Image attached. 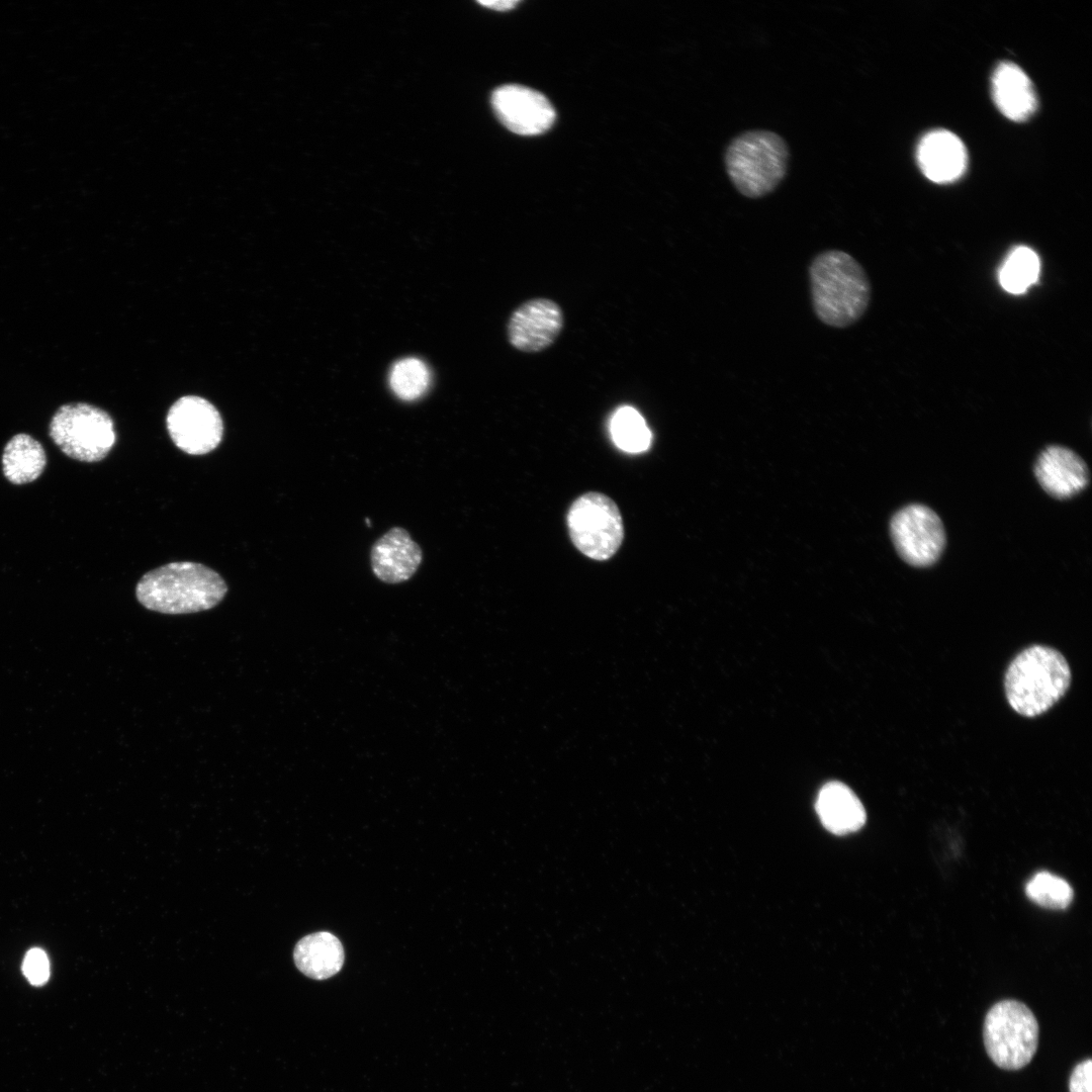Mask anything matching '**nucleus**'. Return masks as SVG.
Wrapping results in <instances>:
<instances>
[{"label":"nucleus","instance_id":"obj_1","mask_svg":"<svg viewBox=\"0 0 1092 1092\" xmlns=\"http://www.w3.org/2000/svg\"><path fill=\"white\" fill-rule=\"evenodd\" d=\"M813 311L824 325L844 329L869 308L872 286L861 264L841 250L818 253L808 267Z\"/></svg>","mask_w":1092,"mask_h":1092},{"label":"nucleus","instance_id":"obj_2","mask_svg":"<svg viewBox=\"0 0 1092 1092\" xmlns=\"http://www.w3.org/2000/svg\"><path fill=\"white\" fill-rule=\"evenodd\" d=\"M228 586L213 569L196 562H171L142 576L135 587L138 601L148 610L190 614L215 607Z\"/></svg>","mask_w":1092,"mask_h":1092},{"label":"nucleus","instance_id":"obj_3","mask_svg":"<svg viewBox=\"0 0 1092 1092\" xmlns=\"http://www.w3.org/2000/svg\"><path fill=\"white\" fill-rule=\"evenodd\" d=\"M1071 669L1056 649L1033 645L1018 653L1005 674L1010 707L1024 717H1035L1052 708L1068 691Z\"/></svg>","mask_w":1092,"mask_h":1092},{"label":"nucleus","instance_id":"obj_4","mask_svg":"<svg viewBox=\"0 0 1092 1092\" xmlns=\"http://www.w3.org/2000/svg\"><path fill=\"white\" fill-rule=\"evenodd\" d=\"M789 157L788 145L781 135L755 129L744 131L729 143L724 164L737 191L755 199L771 193L784 180Z\"/></svg>","mask_w":1092,"mask_h":1092},{"label":"nucleus","instance_id":"obj_5","mask_svg":"<svg viewBox=\"0 0 1092 1092\" xmlns=\"http://www.w3.org/2000/svg\"><path fill=\"white\" fill-rule=\"evenodd\" d=\"M983 1039L986 1052L996 1066L1004 1070H1019L1035 1055L1038 1023L1022 1002L1002 1000L986 1014Z\"/></svg>","mask_w":1092,"mask_h":1092},{"label":"nucleus","instance_id":"obj_6","mask_svg":"<svg viewBox=\"0 0 1092 1092\" xmlns=\"http://www.w3.org/2000/svg\"><path fill=\"white\" fill-rule=\"evenodd\" d=\"M50 435L67 456L84 462L105 458L116 439L111 417L88 403L62 405L52 418Z\"/></svg>","mask_w":1092,"mask_h":1092},{"label":"nucleus","instance_id":"obj_7","mask_svg":"<svg viewBox=\"0 0 1092 1092\" xmlns=\"http://www.w3.org/2000/svg\"><path fill=\"white\" fill-rule=\"evenodd\" d=\"M569 536L574 546L594 560H607L624 539L623 520L615 502L600 492L577 497L567 514Z\"/></svg>","mask_w":1092,"mask_h":1092},{"label":"nucleus","instance_id":"obj_8","mask_svg":"<svg viewBox=\"0 0 1092 1092\" xmlns=\"http://www.w3.org/2000/svg\"><path fill=\"white\" fill-rule=\"evenodd\" d=\"M890 532L898 554L912 566L934 564L945 547L942 521L924 505L912 504L899 510L891 520Z\"/></svg>","mask_w":1092,"mask_h":1092},{"label":"nucleus","instance_id":"obj_9","mask_svg":"<svg viewBox=\"0 0 1092 1092\" xmlns=\"http://www.w3.org/2000/svg\"><path fill=\"white\" fill-rule=\"evenodd\" d=\"M166 425L176 447L190 455L213 451L223 436V423L216 407L196 395L176 400L168 412Z\"/></svg>","mask_w":1092,"mask_h":1092},{"label":"nucleus","instance_id":"obj_10","mask_svg":"<svg viewBox=\"0 0 1092 1092\" xmlns=\"http://www.w3.org/2000/svg\"><path fill=\"white\" fill-rule=\"evenodd\" d=\"M564 325L561 307L549 298H532L521 303L511 314L507 334L517 350L536 353L550 347Z\"/></svg>","mask_w":1092,"mask_h":1092},{"label":"nucleus","instance_id":"obj_11","mask_svg":"<svg viewBox=\"0 0 1092 1092\" xmlns=\"http://www.w3.org/2000/svg\"><path fill=\"white\" fill-rule=\"evenodd\" d=\"M491 103L500 122L521 135L543 133L555 120V111L548 99L528 87L502 86L493 92Z\"/></svg>","mask_w":1092,"mask_h":1092},{"label":"nucleus","instance_id":"obj_12","mask_svg":"<svg viewBox=\"0 0 1092 1092\" xmlns=\"http://www.w3.org/2000/svg\"><path fill=\"white\" fill-rule=\"evenodd\" d=\"M1035 477L1043 490L1058 499L1080 493L1089 483V469L1073 450L1059 445L1044 448L1034 464Z\"/></svg>","mask_w":1092,"mask_h":1092},{"label":"nucleus","instance_id":"obj_13","mask_svg":"<svg viewBox=\"0 0 1092 1092\" xmlns=\"http://www.w3.org/2000/svg\"><path fill=\"white\" fill-rule=\"evenodd\" d=\"M422 560L420 545L401 527L388 530L374 542L370 551L374 575L390 584L408 580L419 569Z\"/></svg>","mask_w":1092,"mask_h":1092},{"label":"nucleus","instance_id":"obj_14","mask_svg":"<svg viewBox=\"0 0 1092 1092\" xmlns=\"http://www.w3.org/2000/svg\"><path fill=\"white\" fill-rule=\"evenodd\" d=\"M917 160L921 171L929 180L948 183L963 175L968 156L963 142L954 133L936 129L921 139L917 148Z\"/></svg>","mask_w":1092,"mask_h":1092},{"label":"nucleus","instance_id":"obj_15","mask_svg":"<svg viewBox=\"0 0 1092 1092\" xmlns=\"http://www.w3.org/2000/svg\"><path fill=\"white\" fill-rule=\"evenodd\" d=\"M992 94L998 109L1014 121L1027 119L1037 106L1030 79L1011 62L1001 63L994 71Z\"/></svg>","mask_w":1092,"mask_h":1092},{"label":"nucleus","instance_id":"obj_16","mask_svg":"<svg viewBox=\"0 0 1092 1092\" xmlns=\"http://www.w3.org/2000/svg\"><path fill=\"white\" fill-rule=\"evenodd\" d=\"M816 811L824 827L839 835L857 831L867 819L857 796L839 782L823 786L817 797Z\"/></svg>","mask_w":1092,"mask_h":1092},{"label":"nucleus","instance_id":"obj_17","mask_svg":"<svg viewBox=\"0 0 1092 1092\" xmlns=\"http://www.w3.org/2000/svg\"><path fill=\"white\" fill-rule=\"evenodd\" d=\"M293 959L305 976L324 980L336 975L344 963V949L332 933L320 931L301 938L295 945Z\"/></svg>","mask_w":1092,"mask_h":1092},{"label":"nucleus","instance_id":"obj_18","mask_svg":"<svg viewBox=\"0 0 1092 1092\" xmlns=\"http://www.w3.org/2000/svg\"><path fill=\"white\" fill-rule=\"evenodd\" d=\"M47 463L39 442L26 434L14 436L5 446L2 456L3 473L14 484L35 480Z\"/></svg>","mask_w":1092,"mask_h":1092},{"label":"nucleus","instance_id":"obj_19","mask_svg":"<svg viewBox=\"0 0 1092 1092\" xmlns=\"http://www.w3.org/2000/svg\"><path fill=\"white\" fill-rule=\"evenodd\" d=\"M1039 269L1037 254L1028 247H1017L1000 269V284L1009 293H1023L1037 280Z\"/></svg>","mask_w":1092,"mask_h":1092},{"label":"nucleus","instance_id":"obj_20","mask_svg":"<svg viewBox=\"0 0 1092 1092\" xmlns=\"http://www.w3.org/2000/svg\"><path fill=\"white\" fill-rule=\"evenodd\" d=\"M611 433L616 445L630 453L649 448L651 433L641 415L630 406L621 407L611 423Z\"/></svg>","mask_w":1092,"mask_h":1092},{"label":"nucleus","instance_id":"obj_21","mask_svg":"<svg viewBox=\"0 0 1092 1092\" xmlns=\"http://www.w3.org/2000/svg\"><path fill=\"white\" fill-rule=\"evenodd\" d=\"M431 376L427 365L417 358L397 361L389 374V385L396 396L414 400L428 389Z\"/></svg>","mask_w":1092,"mask_h":1092},{"label":"nucleus","instance_id":"obj_22","mask_svg":"<svg viewBox=\"0 0 1092 1092\" xmlns=\"http://www.w3.org/2000/svg\"><path fill=\"white\" fill-rule=\"evenodd\" d=\"M1025 892L1031 901L1050 909H1065L1074 897L1070 884L1049 872L1036 873L1027 882Z\"/></svg>","mask_w":1092,"mask_h":1092},{"label":"nucleus","instance_id":"obj_23","mask_svg":"<svg viewBox=\"0 0 1092 1092\" xmlns=\"http://www.w3.org/2000/svg\"><path fill=\"white\" fill-rule=\"evenodd\" d=\"M22 972L30 984L40 986L50 977V962L47 953L34 947L29 949L22 963Z\"/></svg>","mask_w":1092,"mask_h":1092},{"label":"nucleus","instance_id":"obj_24","mask_svg":"<svg viewBox=\"0 0 1092 1092\" xmlns=\"http://www.w3.org/2000/svg\"><path fill=\"white\" fill-rule=\"evenodd\" d=\"M1091 1059H1087L1075 1066L1069 1080L1070 1092H1091Z\"/></svg>","mask_w":1092,"mask_h":1092},{"label":"nucleus","instance_id":"obj_25","mask_svg":"<svg viewBox=\"0 0 1092 1092\" xmlns=\"http://www.w3.org/2000/svg\"><path fill=\"white\" fill-rule=\"evenodd\" d=\"M478 3L485 6V7H487V8H490V9L504 11V10H509V9L514 8L519 3V1H516V0H490V1H479Z\"/></svg>","mask_w":1092,"mask_h":1092}]
</instances>
